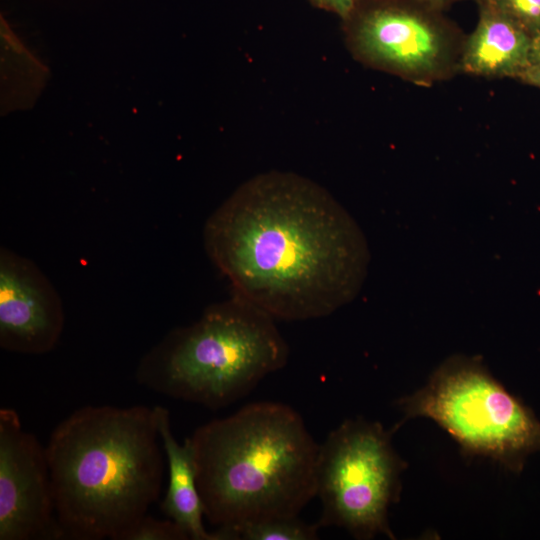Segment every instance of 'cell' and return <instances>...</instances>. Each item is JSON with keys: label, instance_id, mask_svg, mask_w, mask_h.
I'll return each mask as SVG.
<instances>
[{"label": "cell", "instance_id": "cell-1", "mask_svg": "<svg viewBox=\"0 0 540 540\" xmlns=\"http://www.w3.org/2000/svg\"><path fill=\"white\" fill-rule=\"evenodd\" d=\"M204 242L234 295L275 320L320 318L348 304L370 259L345 208L316 182L284 171L241 184L207 220Z\"/></svg>", "mask_w": 540, "mask_h": 540}, {"label": "cell", "instance_id": "cell-2", "mask_svg": "<svg viewBox=\"0 0 540 540\" xmlns=\"http://www.w3.org/2000/svg\"><path fill=\"white\" fill-rule=\"evenodd\" d=\"M155 406H84L45 447L65 539L117 540L158 499L163 455Z\"/></svg>", "mask_w": 540, "mask_h": 540}, {"label": "cell", "instance_id": "cell-3", "mask_svg": "<svg viewBox=\"0 0 540 540\" xmlns=\"http://www.w3.org/2000/svg\"><path fill=\"white\" fill-rule=\"evenodd\" d=\"M188 439L205 517L217 528L297 516L316 495L319 444L288 405L248 404Z\"/></svg>", "mask_w": 540, "mask_h": 540}, {"label": "cell", "instance_id": "cell-4", "mask_svg": "<svg viewBox=\"0 0 540 540\" xmlns=\"http://www.w3.org/2000/svg\"><path fill=\"white\" fill-rule=\"evenodd\" d=\"M288 355L275 319L233 295L167 336L141 361L136 379L155 393L216 410L284 367Z\"/></svg>", "mask_w": 540, "mask_h": 540}, {"label": "cell", "instance_id": "cell-5", "mask_svg": "<svg viewBox=\"0 0 540 540\" xmlns=\"http://www.w3.org/2000/svg\"><path fill=\"white\" fill-rule=\"evenodd\" d=\"M403 419L428 418L450 434L466 456L489 458L511 472L540 451V421L489 372L479 357L456 354L427 383L395 402Z\"/></svg>", "mask_w": 540, "mask_h": 540}, {"label": "cell", "instance_id": "cell-6", "mask_svg": "<svg viewBox=\"0 0 540 540\" xmlns=\"http://www.w3.org/2000/svg\"><path fill=\"white\" fill-rule=\"evenodd\" d=\"M394 432L358 417L343 421L319 444V528H343L359 540L378 535L395 539L388 514L400 499L401 476L408 464L392 445Z\"/></svg>", "mask_w": 540, "mask_h": 540}, {"label": "cell", "instance_id": "cell-7", "mask_svg": "<svg viewBox=\"0 0 540 540\" xmlns=\"http://www.w3.org/2000/svg\"><path fill=\"white\" fill-rule=\"evenodd\" d=\"M342 22L350 50L372 67L425 79L449 60L454 30L422 0H359Z\"/></svg>", "mask_w": 540, "mask_h": 540}, {"label": "cell", "instance_id": "cell-8", "mask_svg": "<svg viewBox=\"0 0 540 540\" xmlns=\"http://www.w3.org/2000/svg\"><path fill=\"white\" fill-rule=\"evenodd\" d=\"M65 539L45 447L12 408L0 409V540Z\"/></svg>", "mask_w": 540, "mask_h": 540}, {"label": "cell", "instance_id": "cell-9", "mask_svg": "<svg viewBox=\"0 0 540 540\" xmlns=\"http://www.w3.org/2000/svg\"><path fill=\"white\" fill-rule=\"evenodd\" d=\"M63 312L44 278L22 258L2 252L0 260V345L41 354L53 349L63 329Z\"/></svg>", "mask_w": 540, "mask_h": 540}, {"label": "cell", "instance_id": "cell-10", "mask_svg": "<svg viewBox=\"0 0 540 540\" xmlns=\"http://www.w3.org/2000/svg\"><path fill=\"white\" fill-rule=\"evenodd\" d=\"M158 432L165 454L168 485L160 504L162 512L176 522L192 540H222L217 529L209 532L203 524L204 506L197 484V471L191 443L179 444L170 426L169 411L155 406Z\"/></svg>", "mask_w": 540, "mask_h": 540}, {"label": "cell", "instance_id": "cell-11", "mask_svg": "<svg viewBox=\"0 0 540 540\" xmlns=\"http://www.w3.org/2000/svg\"><path fill=\"white\" fill-rule=\"evenodd\" d=\"M479 6L477 26L463 51V68L483 76L524 73L532 66L533 39L506 15L485 4Z\"/></svg>", "mask_w": 540, "mask_h": 540}, {"label": "cell", "instance_id": "cell-12", "mask_svg": "<svg viewBox=\"0 0 540 540\" xmlns=\"http://www.w3.org/2000/svg\"><path fill=\"white\" fill-rule=\"evenodd\" d=\"M317 524H308L297 516L248 522L234 528H218L223 540H315Z\"/></svg>", "mask_w": 540, "mask_h": 540}, {"label": "cell", "instance_id": "cell-13", "mask_svg": "<svg viewBox=\"0 0 540 540\" xmlns=\"http://www.w3.org/2000/svg\"><path fill=\"white\" fill-rule=\"evenodd\" d=\"M187 533L171 519L159 520L147 513L129 525L117 540H188Z\"/></svg>", "mask_w": 540, "mask_h": 540}, {"label": "cell", "instance_id": "cell-14", "mask_svg": "<svg viewBox=\"0 0 540 540\" xmlns=\"http://www.w3.org/2000/svg\"><path fill=\"white\" fill-rule=\"evenodd\" d=\"M506 15L526 31L540 30V0H477Z\"/></svg>", "mask_w": 540, "mask_h": 540}, {"label": "cell", "instance_id": "cell-15", "mask_svg": "<svg viewBox=\"0 0 540 540\" xmlns=\"http://www.w3.org/2000/svg\"><path fill=\"white\" fill-rule=\"evenodd\" d=\"M313 6L334 13L345 20L356 7L359 0H308Z\"/></svg>", "mask_w": 540, "mask_h": 540}, {"label": "cell", "instance_id": "cell-16", "mask_svg": "<svg viewBox=\"0 0 540 540\" xmlns=\"http://www.w3.org/2000/svg\"><path fill=\"white\" fill-rule=\"evenodd\" d=\"M531 61L532 65L540 64V30L532 41Z\"/></svg>", "mask_w": 540, "mask_h": 540}, {"label": "cell", "instance_id": "cell-17", "mask_svg": "<svg viewBox=\"0 0 540 540\" xmlns=\"http://www.w3.org/2000/svg\"><path fill=\"white\" fill-rule=\"evenodd\" d=\"M531 82L540 85V64L532 65L523 73Z\"/></svg>", "mask_w": 540, "mask_h": 540}, {"label": "cell", "instance_id": "cell-18", "mask_svg": "<svg viewBox=\"0 0 540 540\" xmlns=\"http://www.w3.org/2000/svg\"><path fill=\"white\" fill-rule=\"evenodd\" d=\"M424 2H426L427 4L437 8V9H442L444 7H446L447 5L455 2V1H458V0H422Z\"/></svg>", "mask_w": 540, "mask_h": 540}]
</instances>
